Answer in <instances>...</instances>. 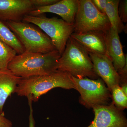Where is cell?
I'll return each mask as SVG.
<instances>
[{"label":"cell","mask_w":127,"mask_h":127,"mask_svg":"<svg viewBox=\"0 0 127 127\" xmlns=\"http://www.w3.org/2000/svg\"><path fill=\"white\" fill-rule=\"evenodd\" d=\"M56 88L75 89L71 76L57 70L47 75L21 78L15 93L27 97L28 102H32L37 101L42 95Z\"/></svg>","instance_id":"obj_1"},{"label":"cell","mask_w":127,"mask_h":127,"mask_svg":"<svg viewBox=\"0 0 127 127\" xmlns=\"http://www.w3.org/2000/svg\"><path fill=\"white\" fill-rule=\"evenodd\" d=\"M61 56L57 50L43 54L25 52L17 55L7 69L21 78L50 74L57 70Z\"/></svg>","instance_id":"obj_2"},{"label":"cell","mask_w":127,"mask_h":127,"mask_svg":"<svg viewBox=\"0 0 127 127\" xmlns=\"http://www.w3.org/2000/svg\"><path fill=\"white\" fill-rule=\"evenodd\" d=\"M58 70L76 78H99L94 71L88 52L71 36L58 61Z\"/></svg>","instance_id":"obj_3"},{"label":"cell","mask_w":127,"mask_h":127,"mask_svg":"<svg viewBox=\"0 0 127 127\" xmlns=\"http://www.w3.org/2000/svg\"><path fill=\"white\" fill-rule=\"evenodd\" d=\"M5 22L20 41L25 52L43 54L57 50L50 37L36 26L22 21Z\"/></svg>","instance_id":"obj_4"},{"label":"cell","mask_w":127,"mask_h":127,"mask_svg":"<svg viewBox=\"0 0 127 127\" xmlns=\"http://www.w3.org/2000/svg\"><path fill=\"white\" fill-rule=\"evenodd\" d=\"M22 21L35 25L51 40L57 51L61 56L68 39L74 32L73 24L56 17L48 18L43 14L25 16Z\"/></svg>","instance_id":"obj_5"},{"label":"cell","mask_w":127,"mask_h":127,"mask_svg":"<svg viewBox=\"0 0 127 127\" xmlns=\"http://www.w3.org/2000/svg\"><path fill=\"white\" fill-rule=\"evenodd\" d=\"M73 26L74 32L78 34L91 32L106 33L111 27L106 14L100 12L92 0H78Z\"/></svg>","instance_id":"obj_6"},{"label":"cell","mask_w":127,"mask_h":127,"mask_svg":"<svg viewBox=\"0 0 127 127\" xmlns=\"http://www.w3.org/2000/svg\"><path fill=\"white\" fill-rule=\"evenodd\" d=\"M71 77L75 89L80 94L79 102L85 107L90 109L111 103V92L101 78Z\"/></svg>","instance_id":"obj_7"},{"label":"cell","mask_w":127,"mask_h":127,"mask_svg":"<svg viewBox=\"0 0 127 127\" xmlns=\"http://www.w3.org/2000/svg\"><path fill=\"white\" fill-rule=\"evenodd\" d=\"M94 118L87 127H127V119L123 113L112 102L94 107Z\"/></svg>","instance_id":"obj_8"},{"label":"cell","mask_w":127,"mask_h":127,"mask_svg":"<svg viewBox=\"0 0 127 127\" xmlns=\"http://www.w3.org/2000/svg\"><path fill=\"white\" fill-rule=\"evenodd\" d=\"M96 74L107 85L110 92L116 85H119L120 78L108 56L89 53Z\"/></svg>","instance_id":"obj_9"},{"label":"cell","mask_w":127,"mask_h":127,"mask_svg":"<svg viewBox=\"0 0 127 127\" xmlns=\"http://www.w3.org/2000/svg\"><path fill=\"white\" fill-rule=\"evenodd\" d=\"M35 8L31 0H0V21H22Z\"/></svg>","instance_id":"obj_10"},{"label":"cell","mask_w":127,"mask_h":127,"mask_svg":"<svg viewBox=\"0 0 127 127\" xmlns=\"http://www.w3.org/2000/svg\"><path fill=\"white\" fill-rule=\"evenodd\" d=\"M77 8L78 0H62L48 6L35 7L29 15L36 16L47 12L53 13L67 23L73 24Z\"/></svg>","instance_id":"obj_11"},{"label":"cell","mask_w":127,"mask_h":127,"mask_svg":"<svg viewBox=\"0 0 127 127\" xmlns=\"http://www.w3.org/2000/svg\"><path fill=\"white\" fill-rule=\"evenodd\" d=\"M105 34L107 55L111 59L117 71L123 68L127 62V55L124 53L117 32L111 27Z\"/></svg>","instance_id":"obj_12"},{"label":"cell","mask_w":127,"mask_h":127,"mask_svg":"<svg viewBox=\"0 0 127 127\" xmlns=\"http://www.w3.org/2000/svg\"><path fill=\"white\" fill-rule=\"evenodd\" d=\"M105 33L91 32L82 34L73 32L71 37L89 53L106 55Z\"/></svg>","instance_id":"obj_13"},{"label":"cell","mask_w":127,"mask_h":127,"mask_svg":"<svg viewBox=\"0 0 127 127\" xmlns=\"http://www.w3.org/2000/svg\"><path fill=\"white\" fill-rule=\"evenodd\" d=\"M20 78L8 69L0 70V113L4 114L5 103L12 94L15 93Z\"/></svg>","instance_id":"obj_14"},{"label":"cell","mask_w":127,"mask_h":127,"mask_svg":"<svg viewBox=\"0 0 127 127\" xmlns=\"http://www.w3.org/2000/svg\"><path fill=\"white\" fill-rule=\"evenodd\" d=\"M120 0H107L106 14L109 20L111 27L119 34L124 32L127 33V25H124L119 15L118 9Z\"/></svg>","instance_id":"obj_15"},{"label":"cell","mask_w":127,"mask_h":127,"mask_svg":"<svg viewBox=\"0 0 127 127\" xmlns=\"http://www.w3.org/2000/svg\"><path fill=\"white\" fill-rule=\"evenodd\" d=\"M0 41L14 49L17 55L25 52V49L20 41L4 22L0 21Z\"/></svg>","instance_id":"obj_16"},{"label":"cell","mask_w":127,"mask_h":127,"mask_svg":"<svg viewBox=\"0 0 127 127\" xmlns=\"http://www.w3.org/2000/svg\"><path fill=\"white\" fill-rule=\"evenodd\" d=\"M15 51L0 41V70H6L9 63L17 55Z\"/></svg>","instance_id":"obj_17"},{"label":"cell","mask_w":127,"mask_h":127,"mask_svg":"<svg viewBox=\"0 0 127 127\" xmlns=\"http://www.w3.org/2000/svg\"><path fill=\"white\" fill-rule=\"evenodd\" d=\"M112 102L117 108L123 111L127 108V95L123 92L119 85L112 88L111 92Z\"/></svg>","instance_id":"obj_18"},{"label":"cell","mask_w":127,"mask_h":127,"mask_svg":"<svg viewBox=\"0 0 127 127\" xmlns=\"http://www.w3.org/2000/svg\"><path fill=\"white\" fill-rule=\"evenodd\" d=\"M118 11L119 17L123 23L127 22V0H120L119 5Z\"/></svg>","instance_id":"obj_19"},{"label":"cell","mask_w":127,"mask_h":127,"mask_svg":"<svg viewBox=\"0 0 127 127\" xmlns=\"http://www.w3.org/2000/svg\"><path fill=\"white\" fill-rule=\"evenodd\" d=\"M59 0H31L32 3L35 7H44L53 4Z\"/></svg>","instance_id":"obj_20"},{"label":"cell","mask_w":127,"mask_h":127,"mask_svg":"<svg viewBox=\"0 0 127 127\" xmlns=\"http://www.w3.org/2000/svg\"><path fill=\"white\" fill-rule=\"evenodd\" d=\"M92 1L94 5L100 12L106 14L107 0H92Z\"/></svg>","instance_id":"obj_21"},{"label":"cell","mask_w":127,"mask_h":127,"mask_svg":"<svg viewBox=\"0 0 127 127\" xmlns=\"http://www.w3.org/2000/svg\"><path fill=\"white\" fill-rule=\"evenodd\" d=\"M0 127H12V124L9 119L6 118L4 114L0 113Z\"/></svg>","instance_id":"obj_22"},{"label":"cell","mask_w":127,"mask_h":127,"mask_svg":"<svg viewBox=\"0 0 127 127\" xmlns=\"http://www.w3.org/2000/svg\"><path fill=\"white\" fill-rule=\"evenodd\" d=\"M30 107V113L29 117V127H35V121L33 114V109L32 106V102H29Z\"/></svg>","instance_id":"obj_23"}]
</instances>
